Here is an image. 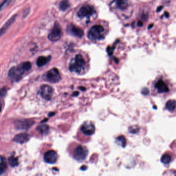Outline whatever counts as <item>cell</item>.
<instances>
[{"label": "cell", "instance_id": "cell-3", "mask_svg": "<svg viewBox=\"0 0 176 176\" xmlns=\"http://www.w3.org/2000/svg\"><path fill=\"white\" fill-rule=\"evenodd\" d=\"M25 72H27L26 70L21 64L18 66H15L12 67L9 70L8 75L9 78L13 81L18 82L22 79L23 75Z\"/></svg>", "mask_w": 176, "mask_h": 176}, {"label": "cell", "instance_id": "cell-31", "mask_svg": "<svg viewBox=\"0 0 176 176\" xmlns=\"http://www.w3.org/2000/svg\"><path fill=\"white\" fill-rule=\"evenodd\" d=\"M163 6H159L158 8H157V9H156V11L157 12H159V11H160L162 9H163Z\"/></svg>", "mask_w": 176, "mask_h": 176}, {"label": "cell", "instance_id": "cell-10", "mask_svg": "<svg viewBox=\"0 0 176 176\" xmlns=\"http://www.w3.org/2000/svg\"><path fill=\"white\" fill-rule=\"evenodd\" d=\"M81 130L84 134L86 135H91L95 132V128L92 122H86L82 125Z\"/></svg>", "mask_w": 176, "mask_h": 176}, {"label": "cell", "instance_id": "cell-23", "mask_svg": "<svg viewBox=\"0 0 176 176\" xmlns=\"http://www.w3.org/2000/svg\"><path fill=\"white\" fill-rule=\"evenodd\" d=\"M8 163L9 165H10L11 167H13L18 166L19 163L18 159L15 157L14 156H11L9 157L8 159Z\"/></svg>", "mask_w": 176, "mask_h": 176}, {"label": "cell", "instance_id": "cell-15", "mask_svg": "<svg viewBox=\"0 0 176 176\" xmlns=\"http://www.w3.org/2000/svg\"><path fill=\"white\" fill-rule=\"evenodd\" d=\"M16 16H17L16 15H14L13 16H12L11 18H10L9 20L7 21V22L5 23L4 25H3V27L1 28V32H0L1 36H2L4 34L5 32L7 31V29H8L11 26V24L14 23V21L15 20V19H16Z\"/></svg>", "mask_w": 176, "mask_h": 176}, {"label": "cell", "instance_id": "cell-30", "mask_svg": "<svg viewBox=\"0 0 176 176\" xmlns=\"http://www.w3.org/2000/svg\"><path fill=\"white\" fill-rule=\"evenodd\" d=\"M137 25H138V27H142V25H143V22H142V21H138Z\"/></svg>", "mask_w": 176, "mask_h": 176}, {"label": "cell", "instance_id": "cell-20", "mask_svg": "<svg viewBox=\"0 0 176 176\" xmlns=\"http://www.w3.org/2000/svg\"><path fill=\"white\" fill-rule=\"evenodd\" d=\"M116 142L118 145H119L120 146L124 148L126 146V138L124 136L122 135L119 136L116 139Z\"/></svg>", "mask_w": 176, "mask_h": 176}, {"label": "cell", "instance_id": "cell-8", "mask_svg": "<svg viewBox=\"0 0 176 176\" xmlns=\"http://www.w3.org/2000/svg\"><path fill=\"white\" fill-rule=\"evenodd\" d=\"M39 94L43 99L49 100L51 99L52 97L53 94V89L52 87L47 84H44L41 86L39 89Z\"/></svg>", "mask_w": 176, "mask_h": 176}, {"label": "cell", "instance_id": "cell-27", "mask_svg": "<svg viewBox=\"0 0 176 176\" xmlns=\"http://www.w3.org/2000/svg\"><path fill=\"white\" fill-rule=\"evenodd\" d=\"M142 94L144 96L148 95L149 94V89L146 87L142 88Z\"/></svg>", "mask_w": 176, "mask_h": 176}, {"label": "cell", "instance_id": "cell-6", "mask_svg": "<svg viewBox=\"0 0 176 176\" xmlns=\"http://www.w3.org/2000/svg\"><path fill=\"white\" fill-rule=\"evenodd\" d=\"M62 31L58 23L55 22L50 33L48 35V38L52 41H57L61 38Z\"/></svg>", "mask_w": 176, "mask_h": 176}, {"label": "cell", "instance_id": "cell-33", "mask_svg": "<svg viewBox=\"0 0 176 176\" xmlns=\"http://www.w3.org/2000/svg\"><path fill=\"white\" fill-rule=\"evenodd\" d=\"M154 27V24L153 23H152V24H149V26H148V29H151L152 27Z\"/></svg>", "mask_w": 176, "mask_h": 176}, {"label": "cell", "instance_id": "cell-9", "mask_svg": "<svg viewBox=\"0 0 176 176\" xmlns=\"http://www.w3.org/2000/svg\"><path fill=\"white\" fill-rule=\"evenodd\" d=\"M67 30V32L69 34L72 35V36L80 38L83 36V31L81 28L78 27L77 26L73 25L72 24H70L68 25Z\"/></svg>", "mask_w": 176, "mask_h": 176}, {"label": "cell", "instance_id": "cell-16", "mask_svg": "<svg viewBox=\"0 0 176 176\" xmlns=\"http://www.w3.org/2000/svg\"><path fill=\"white\" fill-rule=\"evenodd\" d=\"M50 60V57H38V58L36 60V65L38 67H41L45 64L48 63V61Z\"/></svg>", "mask_w": 176, "mask_h": 176}, {"label": "cell", "instance_id": "cell-25", "mask_svg": "<svg viewBox=\"0 0 176 176\" xmlns=\"http://www.w3.org/2000/svg\"><path fill=\"white\" fill-rule=\"evenodd\" d=\"M129 133L131 134H136L140 130V126L138 125H133L129 127L128 128Z\"/></svg>", "mask_w": 176, "mask_h": 176}, {"label": "cell", "instance_id": "cell-2", "mask_svg": "<svg viewBox=\"0 0 176 176\" xmlns=\"http://www.w3.org/2000/svg\"><path fill=\"white\" fill-rule=\"evenodd\" d=\"M104 28L101 25H93L88 32V38L93 41L102 39L104 38Z\"/></svg>", "mask_w": 176, "mask_h": 176}, {"label": "cell", "instance_id": "cell-22", "mask_svg": "<svg viewBox=\"0 0 176 176\" xmlns=\"http://www.w3.org/2000/svg\"><path fill=\"white\" fill-rule=\"evenodd\" d=\"M37 130L41 134H47L49 132V126H47V125L43 124V125L39 126L37 128Z\"/></svg>", "mask_w": 176, "mask_h": 176}, {"label": "cell", "instance_id": "cell-21", "mask_svg": "<svg viewBox=\"0 0 176 176\" xmlns=\"http://www.w3.org/2000/svg\"><path fill=\"white\" fill-rule=\"evenodd\" d=\"M7 168V163L5 158L2 156L1 157V164H0V173L1 175L4 173Z\"/></svg>", "mask_w": 176, "mask_h": 176}, {"label": "cell", "instance_id": "cell-29", "mask_svg": "<svg viewBox=\"0 0 176 176\" xmlns=\"http://www.w3.org/2000/svg\"><path fill=\"white\" fill-rule=\"evenodd\" d=\"M7 93V90L5 88H2L1 90V95L2 97H4L5 96L6 94Z\"/></svg>", "mask_w": 176, "mask_h": 176}, {"label": "cell", "instance_id": "cell-24", "mask_svg": "<svg viewBox=\"0 0 176 176\" xmlns=\"http://www.w3.org/2000/svg\"><path fill=\"white\" fill-rule=\"evenodd\" d=\"M59 7L61 10L65 11L70 7V4L68 1H61L59 3Z\"/></svg>", "mask_w": 176, "mask_h": 176}, {"label": "cell", "instance_id": "cell-5", "mask_svg": "<svg viewBox=\"0 0 176 176\" xmlns=\"http://www.w3.org/2000/svg\"><path fill=\"white\" fill-rule=\"evenodd\" d=\"M95 13V10L92 5L85 4L78 12V16L80 18H89Z\"/></svg>", "mask_w": 176, "mask_h": 176}, {"label": "cell", "instance_id": "cell-7", "mask_svg": "<svg viewBox=\"0 0 176 176\" xmlns=\"http://www.w3.org/2000/svg\"><path fill=\"white\" fill-rule=\"evenodd\" d=\"M88 154V151L86 148L82 146L76 147L73 151V157L76 160L82 162L85 160Z\"/></svg>", "mask_w": 176, "mask_h": 176}, {"label": "cell", "instance_id": "cell-13", "mask_svg": "<svg viewBox=\"0 0 176 176\" xmlns=\"http://www.w3.org/2000/svg\"><path fill=\"white\" fill-rule=\"evenodd\" d=\"M155 88L158 90L159 93H165L168 92L169 89L167 84L162 80H159L156 82L154 85Z\"/></svg>", "mask_w": 176, "mask_h": 176}, {"label": "cell", "instance_id": "cell-14", "mask_svg": "<svg viewBox=\"0 0 176 176\" xmlns=\"http://www.w3.org/2000/svg\"><path fill=\"white\" fill-rule=\"evenodd\" d=\"M30 138V135L29 134L25 133H21L15 136L14 138V142L19 143V144H24L29 140Z\"/></svg>", "mask_w": 176, "mask_h": 176}, {"label": "cell", "instance_id": "cell-28", "mask_svg": "<svg viewBox=\"0 0 176 176\" xmlns=\"http://www.w3.org/2000/svg\"><path fill=\"white\" fill-rule=\"evenodd\" d=\"M114 47H108L107 48V52H108V54L110 55H111L113 54V51H114Z\"/></svg>", "mask_w": 176, "mask_h": 176}, {"label": "cell", "instance_id": "cell-1", "mask_svg": "<svg viewBox=\"0 0 176 176\" xmlns=\"http://www.w3.org/2000/svg\"><path fill=\"white\" fill-rule=\"evenodd\" d=\"M86 66V62L81 54H78L70 62L69 70L71 72L81 73L83 71Z\"/></svg>", "mask_w": 176, "mask_h": 176}, {"label": "cell", "instance_id": "cell-11", "mask_svg": "<svg viewBox=\"0 0 176 176\" xmlns=\"http://www.w3.org/2000/svg\"><path fill=\"white\" fill-rule=\"evenodd\" d=\"M43 159L45 162L52 164L57 162L58 159V155L57 152L54 150H50L45 152L44 154Z\"/></svg>", "mask_w": 176, "mask_h": 176}, {"label": "cell", "instance_id": "cell-17", "mask_svg": "<svg viewBox=\"0 0 176 176\" xmlns=\"http://www.w3.org/2000/svg\"><path fill=\"white\" fill-rule=\"evenodd\" d=\"M165 108L168 111H174L176 108V101L174 100H169L166 102Z\"/></svg>", "mask_w": 176, "mask_h": 176}, {"label": "cell", "instance_id": "cell-26", "mask_svg": "<svg viewBox=\"0 0 176 176\" xmlns=\"http://www.w3.org/2000/svg\"><path fill=\"white\" fill-rule=\"evenodd\" d=\"M163 176H176V172L173 170H168L164 173Z\"/></svg>", "mask_w": 176, "mask_h": 176}, {"label": "cell", "instance_id": "cell-18", "mask_svg": "<svg viewBox=\"0 0 176 176\" xmlns=\"http://www.w3.org/2000/svg\"><path fill=\"white\" fill-rule=\"evenodd\" d=\"M116 3V6L117 7L118 9H121V10H124L126 9V7L128 6V2L126 1H115Z\"/></svg>", "mask_w": 176, "mask_h": 176}, {"label": "cell", "instance_id": "cell-32", "mask_svg": "<svg viewBox=\"0 0 176 176\" xmlns=\"http://www.w3.org/2000/svg\"><path fill=\"white\" fill-rule=\"evenodd\" d=\"M164 15H165V17H166V18H168V17H169V14L168 13V12H167V11L165 12Z\"/></svg>", "mask_w": 176, "mask_h": 176}, {"label": "cell", "instance_id": "cell-12", "mask_svg": "<svg viewBox=\"0 0 176 176\" xmlns=\"http://www.w3.org/2000/svg\"><path fill=\"white\" fill-rule=\"evenodd\" d=\"M34 124V122L30 120H20L16 122L15 126L18 129H27Z\"/></svg>", "mask_w": 176, "mask_h": 176}, {"label": "cell", "instance_id": "cell-4", "mask_svg": "<svg viewBox=\"0 0 176 176\" xmlns=\"http://www.w3.org/2000/svg\"><path fill=\"white\" fill-rule=\"evenodd\" d=\"M45 80L52 83H57L61 80V76L57 68H53L49 70L45 75Z\"/></svg>", "mask_w": 176, "mask_h": 176}, {"label": "cell", "instance_id": "cell-19", "mask_svg": "<svg viewBox=\"0 0 176 176\" xmlns=\"http://www.w3.org/2000/svg\"><path fill=\"white\" fill-rule=\"evenodd\" d=\"M161 161L164 164H168L172 161V156L167 152L165 153L162 156Z\"/></svg>", "mask_w": 176, "mask_h": 176}]
</instances>
